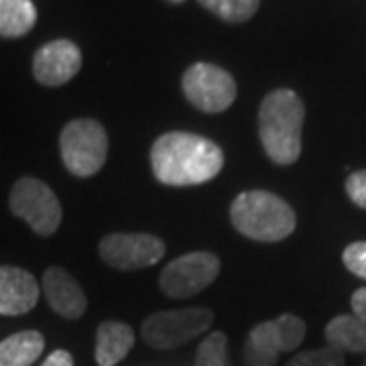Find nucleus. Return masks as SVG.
Masks as SVG:
<instances>
[{
  "label": "nucleus",
  "mask_w": 366,
  "mask_h": 366,
  "mask_svg": "<svg viewBox=\"0 0 366 366\" xmlns=\"http://www.w3.org/2000/svg\"><path fill=\"white\" fill-rule=\"evenodd\" d=\"M222 167V149L196 132H165L151 147V169L163 185L187 187L212 182Z\"/></svg>",
  "instance_id": "1"
},
{
  "label": "nucleus",
  "mask_w": 366,
  "mask_h": 366,
  "mask_svg": "<svg viewBox=\"0 0 366 366\" xmlns=\"http://www.w3.org/2000/svg\"><path fill=\"white\" fill-rule=\"evenodd\" d=\"M305 106L293 90H274L264 96L259 110V137L267 157L277 165H293L301 155Z\"/></svg>",
  "instance_id": "2"
},
{
  "label": "nucleus",
  "mask_w": 366,
  "mask_h": 366,
  "mask_svg": "<svg viewBox=\"0 0 366 366\" xmlns=\"http://www.w3.org/2000/svg\"><path fill=\"white\" fill-rule=\"evenodd\" d=\"M232 226L242 236L259 242H279L293 234L295 212L283 197L271 192H242L230 206Z\"/></svg>",
  "instance_id": "3"
},
{
  "label": "nucleus",
  "mask_w": 366,
  "mask_h": 366,
  "mask_svg": "<svg viewBox=\"0 0 366 366\" xmlns=\"http://www.w3.org/2000/svg\"><path fill=\"white\" fill-rule=\"evenodd\" d=\"M59 151L66 169L79 179L96 175L108 157V134L94 118H76L67 122L59 137Z\"/></svg>",
  "instance_id": "4"
},
{
  "label": "nucleus",
  "mask_w": 366,
  "mask_h": 366,
  "mask_svg": "<svg viewBox=\"0 0 366 366\" xmlns=\"http://www.w3.org/2000/svg\"><path fill=\"white\" fill-rule=\"evenodd\" d=\"M305 338V322L293 314H283L262 322L249 332L242 348L244 366H277L279 356L300 348Z\"/></svg>",
  "instance_id": "5"
},
{
  "label": "nucleus",
  "mask_w": 366,
  "mask_h": 366,
  "mask_svg": "<svg viewBox=\"0 0 366 366\" xmlns=\"http://www.w3.org/2000/svg\"><path fill=\"white\" fill-rule=\"evenodd\" d=\"M214 322V312L208 307L163 310L149 315L143 322V340L155 350H173L202 336Z\"/></svg>",
  "instance_id": "6"
},
{
  "label": "nucleus",
  "mask_w": 366,
  "mask_h": 366,
  "mask_svg": "<svg viewBox=\"0 0 366 366\" xmlns=\"http://www.w3.org/2000/svg\"><path fill=\"white\" fill-rule=\"evenodd\" d=\"M9 206L16 218L25 220L33 232L51 236L61 226L64 209L53 189L37 177H21L14 183Z\"/></svg>",
  "instance_id": "7"
},
{
  "label": "nucleus",
  "mask_w": 366,
  "mask_h": 366,
  "mask_svg": "<svg viewBox=\"0 0 366 366\" xmlns=\"http://www.w3.org/2000/svg\"><path fill=\"white\" fill-rule=\"evenodd\" d=\"M222 269V262L212 252H187L179 259L171 261L161 274L159 287L173 300H187L209 287Z\"/></svg>",
  "instance_id": "8"
},
{
  "label": "nucleus",
  "mask_w": 366,
  "mask_h": 366,
  "mask_svg": "<svg viewBox=\"0 0 366 366\" xmlns=\"http://www.w3.org/2000/svg\"><path fill=\"white\" fill-rule=\"evenodd\" d=\"M185 98L206 114H220L234 104V78L218 66L194 64L185 69L182 79Z\"/></svg>",
  "instance_id": "9"
},
{
  "label": "nucleus",
  "mask_w": 366,
  "mask_h": 366,
  "mask_svg": "<svg viewBox=\"0 0 366 366\" xmlns=\"http://www.w3.org/2000/svg\"><path fill=\"white\" fill-rule=\"evenodd\" d=\"M100 257L118 271H139L157 264L165 257V242L147 232H114L102 238Z\"/></svg>",
  "instance_id": "10"
},
{
  "label": "nucleus",
  "mask_w": 366,
  "mask_h": 366,
  "mask_svg": "<svg viewBox=\"0 0 366 366\" xmlns=\"http://www.w3.org/2000/svg\"><path fill=\"white\" fill-rule=\"evenodd\" d=\"M79 67H81V51L76 43L67 39H57L43 45L33 57L35 79L49 88L67 84L78 74Z\"/></svg>",
  "instance_id": "11"
},
{
  "label": "nucleus",
  "mask_w": 366,
  "mask_h": 366,
  "mask_svg": "<svg viewBox=\"0 0 366 366\" xmlns=\"http://www.w3.org/2000/svg\"><path fill=\"white\" fill-rule=\"evenodd\" d=\"M43 293L53 312L66 320H79L88 310V297L79 283L61 267H49L43 274Z\"/></svg>",
  "instance_id": "12"
},
{
  "label": "nucleus",
  "mask_w": 366,
  "mask_h": 366,
  "mask_svg": "<svg viewBox=\"0 0 366 366\" xmlns=\"http://www.w3.org/2000/svg\"><path fill=\"white\" fill-rule=\"evenodd\" d=\"M39 301V283L13 264H0V315L29 314Z\"/></svg>",
  "instance_id": "13"
},
{
  "label": "nucleus",
  "mask_w": 366,
  "mask_h": 366,
  "mask_svg": "<svg viewBox=\"0 0 366 366\" xmlns=\"http://www.w3.org/2000/svg\"><path fill=\"white\" fill-rule=\"evenodd\" d=\"M134 346V330L122 322H102L96 332L98 366H117Z\"/></svg>",
  "instance_id": "14"
},
{
  "label": "nucleus",
  "mask_w": 366,
  "mask_h": 366,
  "mask_svg": "<svg viewBox=\"0 0 366 366\" xmlns=\"http://www.w3.org/2000/svg\"><path fill=\"white\" fill-rule=\"evenodd\" d=\"M45 338L37 330H25L0 342V366H31L39 360Z\"/></svg>",
  "instance_id": "15"
},
{
  "label": "nucleus",
  "mask_w": 366,
  "mask_h": 366,
  "mask_svg": "<svg viewBox=\"0 0 366 366\" xmlns=\"http://www.w3.org/2000/svg\"><path fill=\"white\" fill-rule=\"evenodd\" d=\"M326 340L340 352H366V322L354 314L338 315L326 326Z\"/></svg>",
  "instance_id": "16"
},
{
  "label": "nucleus",
  "mask_w": 366,
  "mask_h": 366,
  "mask_svg": "<svg viewBox=\"0 0 366 366\" xmlns=\"http://www.w3.org/2000/svg\"><path fill=\"white\" fill-rule=\"evenodd\" d=\"M37 23L31 0H0V37H23Z\"/></svg>",
  "instance_id": "17"
},
{
  "label": "nucleus",
  "mask_w": 366,
  "mask_h": 366,
  "mask_svg": "<svg viewBox=\"0 0 366 366\" xmlns=\"http://www.w3.org/2000/svg\"><path fill=\"white\" fill-rule=\"evenodd\" d=\"M209 13L228 23H244L259 11L261 0H197Z\"/></svg>",
  "instance_id": "18"
},
{
  "label": "nucleus",
  "mask_w": 366,
  "mask_h": 366,
  "mask_svg": "<svg viewBox=\"0 0 366 366\" xmlns=\"http://www.w3.org/2000/svg\"><path fill=\"white\" fill-rule=\"evenodd\" d=\"M196 366H230L226 334L212 332L208 338L199 344L196 354Z\"/></svg>",
  "instance_id": "19"
},
{
  "label": "nucleus",
  "mask_w": 366,
  "mask_h": 366,
  "mask_svg": "<svg viewBox=\"0 0 366 366\" xmlns=\"http://www.w3.org/2000/svg\"><path fill=\"white\" fill-rule=\"evenodd\" d=\"M287 366H346V358H344V352L326 346V348L295 354Z\"/></svg>",
  "instance_id": "20"
},
{
  "label": "nucleus",
  "mask_w": 366,
  "mask_h": 366,
  "mask_svg": "<svg viewBox=\"0 0 366 366\" xmlns=\"http://www.w3.org/2000/svg\"><path fill=\"white\" fill-rule=\"evenodd\" d=\"M342 261L350 273L366 279V242H352L350 247H346Z\"/></svg>",
  "instance_id": "21"
},
{
  "label": "nucleus",
  "mask_w": 366,
  "mask_h": 366,
  "mask_svg": "<svg viewBox=\"0 0 366 366\" xmlns=\"http://www.w3.org/2000/svg\"><path fill=\"white\" fill-rule=\"evenodd\" d=\"M346 194L356 206L366 209V169L354 171L346 182Z\"/></svg>",
  "instance_id": "22"
},
{
  "label": "nucleus",
  "mask_w": 366,
  "mask_h": 366,
  "mask_svg": "<svg viewBox=\"0 0 366 366\" xmlns=\"http://www.w3.org/2000/svg\"><path fill=\"white\" fill-rule=\"evenodd\" d=\"M350 305H352V312L356 317H360L362 322H366V287L354 291L352 300H350Z\"/></svg>",
  "instance_id": "23"
},
{
  "label": "nucleus",
  "mask_w": 366,
  "mask_h": 366,
  "mask_svg": "<svg viewBox=\"0 0 366 366\" xmlns=\"http://www.w3.org/2000/svg\"><path fill=\"white\" fill-rule=\"evenodd\" d=\"M41 366H74V356L67 350H55Z\"/></svg>",
  "instance_id": "24"
},
{
  "label": "nucleus",
  "mask_w": 366,
  "mask_h": 366,
  "mask_svg": "<svg viewBox=\"0 0 366 366\" xmlns=\"http://www.w3.org/2000/svg\"><path fill=\"white\" fill-rule=\"evenodd\" d=\"M169 2H183V0H169Z\"/></svg>",
  "instance_id": "25"
}]
</instances>
